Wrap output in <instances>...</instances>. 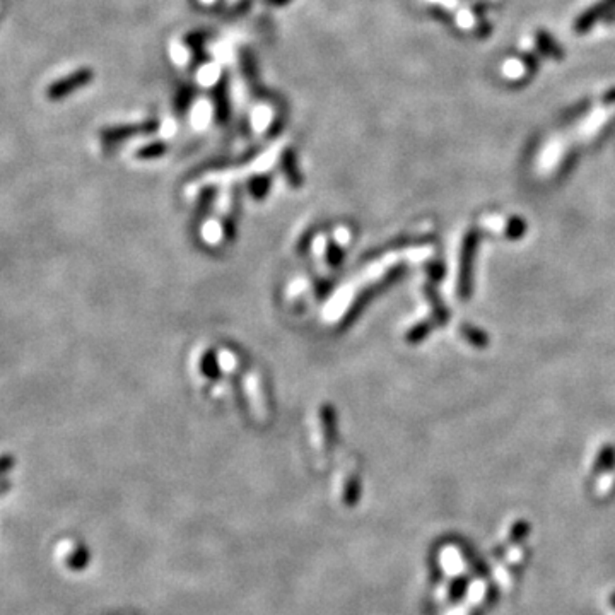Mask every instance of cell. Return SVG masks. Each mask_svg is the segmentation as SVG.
I'll list each match as a JSON object with an SVG mask.
<instances>
[{"instance_id":"6da1fadb","label":"cell","mask_w":615,"mask_h":615,"mask_svg":"<svg viewBox=\"0 0 615 615\" xmlns=\"http://www.w3.org/2000/svg\"><path fill=\"white\" fill-rule=\"evenodd\" d=\"M93 79V72L89 69H81L76 71L71 76H65L62 79L52 82L47 89V98L50 101H62L67 96H71L72 93H76L77 89L88 86Z\"/></svg>"},{"instance_id":"7a4b0ae2","label":"cell","mask_w":615,"mask_h":615,"mask_svg":"<svg viewBox=\"0 0 615 615\" xmlns=\"http://www.w3.org/2000/svg\"><path fill=\"white\" fill-rule=\"evenodd\" d=\"M441 566L448 576H458L465 569V561L457 547H448L441 554Z\"/></svg>"}]
</instances>
